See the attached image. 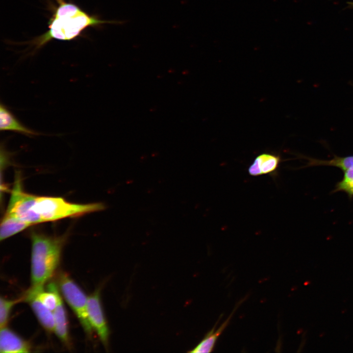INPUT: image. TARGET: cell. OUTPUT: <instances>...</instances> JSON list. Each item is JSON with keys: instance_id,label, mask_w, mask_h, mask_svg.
Listing matches in <instances>:
<instances>
[{"instance_id": "obj_1", "label": "cell", "mask_w": 353, "mask_h": 353, "mask_svg": "<svg viewBox=\"0 0 353 353\" xmlns=\"http://www.w3.org/2000/svg\"><path fill=\"white\" fill-rule=\"evenodd\" d=\"M58 6L50 20L49 30L38 40V47L52 39L68 41L77 37L84 29L105 23L117 22L101 20L91 16L79 7L63 0H56Z\"/></svg>"}, {"instance_id": "obj_2", "label": "cell", "mask_w": 353, "mask_h": 353, "mask_svg": "<svg viewBox=\"0 0 353 353\" xmlns=\"http://www.w3.org/2000/svg\"><path fill=\"white\" fill-rule=\"evenodd\" d=\"M30 235L31 287H43L59 264L65 238L36 232Z\"/></svg>"}, {"instance_id": "obj_3", "label": "cell", "mask_w": 353, "mask_h": 353, "mask_svg": "<svg viewBox=\"0 0 353 353\" xmlns=\"http://www.w3.org/2000/svg\"><path fill=\"white\" fill-rule=\"evenodd\" d=\"M105 208L102 203L78 204L69 202L61 197L46 196H37L34 206L43 222L78 217Z\"/></svg>"}, {"instance_id": "obj_4", "label": "cell", "mask_w": 353, "mask_h": 353, "mask_svg": "<svg viewBox=\"0 0 353 353\" xmlns=\"http://www.w3.org/2000/svg\"><path fill=\"white\" fill-rule=\"evenodd\" d=\"M58 282L63 297L77 317L84 330L88 335L92 336L93 329L90 324L87 310L88 297L64 272L58 275Z\"/></svg>"}, {"instance_id": "obj_5", "label": "cell", "mask_w": 353, "mask_h": 353, "mask_svg": "<svg viewBox=\"0 0 353 353\" xmlns=\"http://www.w3.org/2000/svg\"><path fill=\"white\" fill-rule=\"evenodd\" d=\"M36 197L23 190L20 176L17 175L5 214L27 223L31 226L43 223L41 217L34 210Z\"/></svg>"}, {"instance_id": "obj_6", "label": "cell", "mask_w": 353, "mask_h": 353, "mask_svg": "<svg viewBox=\"0 0 353 353\" xmlns=\"http://www.w3.org/2000/svg\"><path fill=\"white\" fill-rule=\"evenodd\" d=\"M87 310L90 325L107 350L109 346V329L101 302L100 289L96 290L88 297Z\"/></svg>"}, {"instance_id": "obj_7", "label": "cell", "mask_w": 353, "mask_h": 353, "mask_svg": "<svg viewBox=\"0 0 353 353\" xmlns=\"http://www.w3.org/2000/svg\"><path fill=\"white\" fill-rule=\"evenodd\" d=\"M281 162L280 157L274 153H263L257 156L248 169L252 176L269 175L275 176Z\"/></svg>"}, {"instance_id": "obj_8", "label": "cell", "mask_w": 353, "mask_h": 353, "mask_svg": "<svg viewBox=\"0 0 353 353\" xmlns=\"http://www.w3.org/2000/svg\"><path fill=\"white\" fill-rule=\"evenodd\" d=\"M23 299L29 303L43 328L49 332L54 331L55 322L53 312L38 299L31 288L27 290Z\"/></svg>"}, {"instance_id": "obj_9", "label": "cell", "mask_w": 353, "mask_h": 353, "mask_svg": "<svg viewBox=\"0 0 353 353\" xmlns=\"http://www.w3.org/2000/svg\"><path fill=\"white\" fill-rule=\"evenodd\" d=\"M30 344L6 327L0 331V353H23L30 352Z\"/></svg>"}, {"instance_id": "obj_10", "label": "cell", "mask_w": 353, "mask_h": 353, "mask_svg": "<svg viewBox=\"0 0 353 353\" xmlns=\"http://www.w3.org/2000/svg\"><path fill=\"white\" fill-rule=\"evenodd\" d=\"M56 296L57 304L53 311L55 322L54 332L63 343L67 347L70 348L66 311L58 288L56 290Z\"/></svg>"}, {"instance_id": "obj_11", "label": "cell", "mask_w": 353, "mask_h": 353, "mask_svg": "<svg viewBox=\"0 0 353 353\" xmlns=\"http://www.w3.org/2000/svg\"><path fill=\"white\" fill-rule=\"evenodd\" d=\"M0 130L15 131L29 136L41 135L40 133L22 124L7 107L2 104L0 105Z\"/></svg>"}, {"instance_id": "obj_12", "label": "cell", "mask_w": 353, "mask_h": 353, "mask_svg": "<svg viewBox=\"0 0 353 353\" xmlns=\"http://www.w3.org/2000/svg\"><path fill=\"white\" fill-rule=\"evenodd\" d=\"M241 302L239 303L236 307L233 309L232 313L230 314L227 319L217 329H215L216 326L218 324L219 321L213 328L205 335L202 340L193 349L188 351L189 353H210L213 351L216 342L222 334L223 331L227 327L231 319L234 312L237 309Z\"/></svg>"}, {"instance_id": "obj_13", "label": "cell", "mask_w": 353, "mask_h": 353, "mask_svg": "<svg viewBox=\"0 0 353 353\" xmlns=\"http://www.w3.org/2000/svg\"><path fill=\"white\" fill-rule=\"evenodd\" d=\"M31 225L9 215L4 214L0 227V240H4Z\"/></svg>"}, {"instance_id": "obj_14", "label": "cell", "mask_w": 353, "mask_h": 353, "mask_svg": "<svg viewBox=\"0 0 353 353\" xmlns=\"http://www.w3.org/2000/svg\"><path fill=\"white\" fill-rule=\"evenodd\" d=\"M309 165H328L337 167L345 171L353 168V155L347 157H335L329 160L309 159Z\"/></svg>"}, {"instance_id": "obj_15", "label": "cell", "mask_w": 353, "mask_h": 353, "mask_svg": "<svg viewBox=\"0 0 353 353\" xmlns=\"http://www.w3.org/2000/svg\"><path fill=\"white\" fill-rule=\"evenodd\" d=\"M23 300L21 298L18 300H9L3 298H0V327L6 326L9 316L12 307L17 303Z\"/></svg>"}, {"instance_id": "obj_16", "label": "cell", "mask_w": 353, "mask_h": 353, "mask_svg": "<svg viewBox=\"0 0 353 353\" xmlns=\"http://www.w3.org/2000/svg\"><path fill=\"white\" fill-rule=\"evenodd\" d=\"M344 191L349 197L353 196V168L345 171L344 177L336 186L334 192Z\"/></svg>"}, {"instance_id": "obj_17", "label": "cell", "mask_w": 353, "mask_h": 353, "mask_svg": "<svg viewBox=\"0 0 353 353\" xmlns=\"http://www.w3.org/2000/svg\"><path fill=\"white\" fill-rule=\"evenodd\" d=\"M352 4V5L353 6V3H352V4Z\"/></svg>"}]
</instances>
